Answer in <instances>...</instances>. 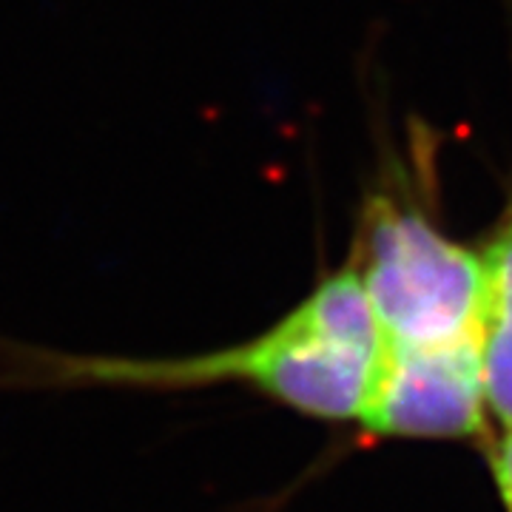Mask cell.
<instances>
[{
  "label": "cell",
  "instance_id": "obj_1",
  "mask_svg": "<svg viewBox=\"0 0 512 512\" xmlns=\"http://www.w3.org/2000/svg\"><path fill=\"white\" fill-rule=\"evenodd\" d=\"M384 339L356 262L316 282L271 328L225 348L177 356L83 353L0 336L6 393H194L251 387L313 419H359Z\"/></svg>",
  "mask_w": 512,
  "mask_h": 512
},
{
  "label": "cell",
  "instance_id": "obj_2",
  "mask_svg": "<svg viewBox=\"0 0 512 512\" xmlns=\"http://www.w3.org/2000/svg\"><path fill=\"white\" fill-rule=\"evenodd\" d=\"M384 345L421 348L478 336L484 259L407 197L365 202L353 256Z\"/></svg>",
  "mask_w": 512,
  "mask_h": 512
},
{
  "label": "cell",
  "instance_id": "obj_3",
  "mask_svg": "<svg viewBox=\"0 0 512 512\" xmlns=\"http://www.w3.org/2000/svg\"><path fill=\"white\" fill-rule=\"evenodd\" d=\"M478 336L450 345H384L359 421L387 436H473L484 419Z\"/></svg>",
  "mask_w": 512,
  "mask_h": 512
},
{
  "label": "cell",
  "instance_id": "obj_4",
  "mask_svg": "<svg viewBox=\"0 0 512 512\" xmlns=\"http://www.w3.org/2000/svg\"><path fill=\"white\" fill-rule=\"evenodd\" d=\"M481 259L484 302L478 322V350L484 396L490 410L512 430V191Z\"/></svg>",
  "mask_w": 512,
  "mask_h": 512
},
{
  "label": "cell",
  "instance_id": "obj_5",
  "mask_svg": "<svg viewBox=\"0 0 512 512\" xmlns=\"http://www.w3.org/2000/svg\"><path fill=\"white\" fill-rule=\"evenodd\" d=\"M495 476L501 484V495L507 501V507L512 512V430L507 433V439L498 444V453H495Z\"/></svg>",
  "mask_w": 512,
  "mask_h": 512
}]
</instances>
